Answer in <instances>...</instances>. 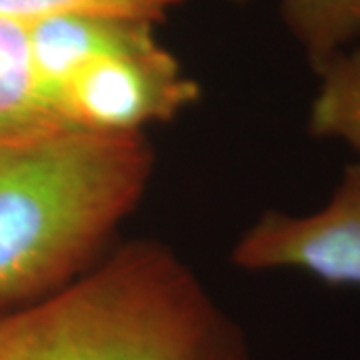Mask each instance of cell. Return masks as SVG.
<instances>
[{
	"label": "cell",
	"mask_w": 360,
	"mask_h": 360,
	"mask_svg": "<svg viewBox=\"0 0 360 360\" xmlns=\"http://www.w3.org/2000/svg\"><path fill=\"white\" fill-rule=\"evenodd\" d=\"M184 0H0V20L32 25L52 16H110L160 25Z\"/></svg>",
	"instance_id": "cell-8"
},
{
	"label": "cell",
	"mask_w": 360,
	"mask_h": 360,
	"mask_svg": "<svg viewBox=\"0 0 360 360\" xmlns=\"http://www.w3.org/2000/svg\"><path fill=\"white\" fill-rule=\"evenodd\" d=\"M0 360H252L238 322L194 269L155 238L77 281L0 310Z\"/></svg>",
	"instance_id": "cell-1"
},
{
	"label": "cell",
	"mask_w": 360,
	"mask_h": 360,
	"mask_svg": "<svg viewBox=\"0 0 360 360\" xmlns=\"http://www.w3.org/2000/svg\"><path fill=\"white\" fill-rule=\"evenodd\" d=\"M144 134L60 130L0 148V310L60 290L96 262L141 202Z\"/></svg>",
	"instance_id": "cell-2"
},
{
	"label": "cell",
	"mask_w": 360,
	"mask_h": 360,
	"mask_svg": "<svg viewBox=\"0 0 360 360\" xmlns=\"http://www.w3.org/2000/svg\"><path fill=\"white\" fill-rule=\"evenodd\" d=\"M60 130L68 129L42 86L28 25L0 20V148Z\"/></svg>",
	"instance_id": "cell-5"
},
{
	"label": "cell",
	"mask_w": 360,
	"mask_h": 360,
	"mask_svg": "<svg viewBox=\"0 0 360 360\" xmlns=\"http://www.w3.org/2000/svg\"><path fill=\"white\" fill-rule=\"evenodd\" d=\"M238 2H243V0H238Z\"/></svg>",
	"instance_id": "cell-9"
},
{
	"label": "cell",
	"mask_w": 360,
	"mask_h": 360,
	"mask_svg": "<svg viewBox=\"0 0 360 360\" xmlns=\"http://www.w3.org/2000/svg\"><path fill=\"white\" fill-rule=\"evenodd\" d=\"M278 2L286 30L304 52L314 72L360 40V0Z\"/></svg>",
	"instance_id": "cell-6"
},
{
	"label": "cell",
	"mask_w": 360,
	"mask_h": 360,
	"mask_svg": "<svg viewBox=\"0 0 360 360\" xmlns=\"http://www.w3.org/2000/svg\"><path fill=\"white\" fill-rule=\"evenodd\" d=\"M155 28L86 14L28 25L42 86L66 129L144 134L146 127L168 122L198 101V84Z\"/></svg>",
	"instance_id": "cell-3"
},
{
	"label": "cell",
	"mask_w": 360,
	"mask_h": 360,
	"mask_svg": "<svg viewBox=\"0 0 360 360\" xmlns=\"http://www.w3.org/2000/svg\"><path fill=\"white\" fill-rule=\"evenodd\" d=\"M309 115L310 134L348 144L360 156V40L321 70Z\"/></svg>",
	"instance_id": "cell-7"
},
{
	"label": "cell",
	"mask_w": 360,
	"mask_h": 360,
	"mask_svg": "<svg viewBox=\"0 0 360 360\" xmlns=\"http://www.w3.org/2000/svg\"><path fill=\"white\" fill-rule=\"evenodd\" d=\"M231 260L246 272L296 270L330 286L360 288V162L345 168L319 210L262 212L236 240Z\"/></svg>",
	"instance_id": "cell-4"
}]
</instances>
